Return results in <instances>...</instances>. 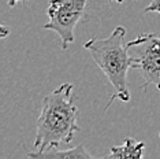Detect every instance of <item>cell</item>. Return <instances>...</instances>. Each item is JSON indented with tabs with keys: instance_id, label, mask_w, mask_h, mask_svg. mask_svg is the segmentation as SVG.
<instances>
[{
	"instance_id": "cell-4",
	"label": "cell",
	"mask_w": 160,
	"mask_h": 159,
	"mask_svg": "<svg viewBox=\"0 0 160 159\" xmlns=\"http://www.w3.org/2000/svg\"><path fill=\"white\" fill-rule=\"evenodd\" d=\"M126 47L136 52L133 69L140 71L144 80V89L147 91L149 85H155L160 91V36L140 34L127 43Z\"/></svg>"
},
{
	"instance_id": "cell-11",
	"label": "cell",
	"mask_w": 160,
	"mask_h": 159,
	"mask_svg": "<svg viewBox=\"0 0 160 159\" xmlns=\"http://www.w3.org/2000/svg\"><path fill=\"white\" fill-rule=\"evenodd\" d=\"M159 137H160V133H159Z\"/></svg>"
},
{
	"instance_id": "cell-6",
	"label": "cell",
	"mask_w": 160,
	"mask_h": 159,
	"mask_svg": "<svg viewBox=\"0 0 160 159\" xmlns=\"http://www.w3.org/2000/svg\"><path fill=\"white\" fill-rule=\"evenodd\" d=\"M28 156L29 158H55V159H89V158H93V155L89 154L83 148V144H79V146L74 148H68V150L53 148V150H48L41 154L29 152Z\"/></svg>"
},
{
	"instance_id": "cell-1",
	"label": "cell",
	"mask_w": 160,
	"mask_h": 159,
	"mask_svg": "<svg viewBox=\"0 0 160 159\" xmlns=\"http://www.w3.org/2000/svg\"><path fill=\"white\" fill-rule=\"evenodd\" d=\"M72 84H62L42 97L41 111L37 119L33 152L41 154L72 141L79 131L78 107Z\"/></svg>"
},
{
	"instance_id": "cell-5",
	"label": "cell",
	"mask_w": 160,
	"mask_h": 159,
	"mask_svg": "<svg viewBox=\"0 0 160 159\" xmlns=\"http://www.w3.org/2000/svg\"><path fill=\"white\" fill-rule=\"evenodd\" d=\"M145 144L142 141H137L133 137H126L122 146H114L110 154L105 155L108 159H123V158H136L140 159L144 156Z\"/></svg>"
},
{
	"instance_id": "cell-10",
	"label": "cell",
	"mask_w": 160,
	"mask_h": 159,
	"mask_svg": "<svg viewBox=\"0 0 160 159\" xmlns=\"http://www.w3.org/2000/svg\"><path fill=\"white\" fill-rule=\"evenodd\" d=\"M110 2H116V3H123L125 0H110Z\"/></svg>"
},
{
	"instance_id": "cell-3",
	"label": "cell",
	"mask_w": 160,
	"mask_h": 159,
	"mask_svg": "<svg viewBox=\"0 0 160 159\" xmlns=\"http://www.w3.org/2000/svg\"><path fill=\"white\" fill-rule=\"evenodd\" d=\"M86 3L88 0H49L47 10L49 21L42 29L52 30L59 36L62 49L64 51L74 41V29L77 25L88 18Z\"/></svg>"
},
{
	"instance_id": "cell-2",
	"label": "cell",
	"mask_w": 160,
	"mask_h": 159,
	"mask_svg": "<svg viewBox=\"0 0 160 159\" xmlns=\"http://www.w3.org/2000/svg\"><path fill=\"white\" fill-rule=\"evenodd\" d=\"M125 36L126 29L123 26H116L108 37H92L83 44V48L90 54L94 63L101 69L115 89V93L108 100L107 108L111 106L114 99H119L125 103L130 100V92L127 88V71L130 67H133L134 59L129 55V48L123 44Z\"/></svg>"
},
{
	"instance_id": "cell-7",
	"label": "cell",
	"mask_w": 160,
	"mask_h": 159,
	"mask_svg": "<svg viewBox=\"0 0 160 159\" xmlns=\"http://www.w3.org/2000/svg\"><path fill=\"white\" fill-rule=\"evenodd\" d=\"M144 13H159L160 14V0H152L144 8Z\"/></svg>"
},
{
	"instance_id": "cell-8",
	"label": "cell",
	"mask_w": 160,
	"mask_h": 159,
	"mask_svg": "<svg viewBox=\"0 0 160 159\" xmlns=\"http://www.w3.org/2000/svg\"><path fill=\"white\" fill-rule=\"evenodd\" d=\"M10 33H11V30H10L6 25H2V26H0V37L2 38H6Z\"/></svg>"
},
{
	"instance_id": "cell-9",
	"label": "cell",
	"mask_w": 160,
	"mask_h": 159,
	"mask_svg": "<svg viewBox=\"0 0 160 159\" xmlns=\"http://www.w3.org/2000/svg\"><path fill=\"white\" fill-rule=\"evenodd\" d=\"M19 2H23V0H8V6L12 8V7H15L17 3H19Z\"/></svg>"
}]
</instances>
